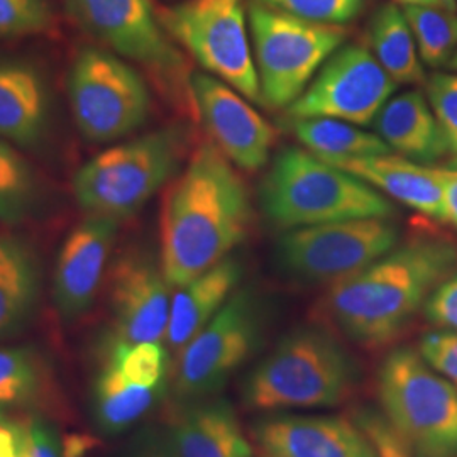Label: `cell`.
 I'll use <instances>...</instances> for the list:
<instances>
[{
    "mask_svg": "<svg viewBox=\"0 0 457 457\" xmlns=\"http://www.w3.org/2000/svg\"><path fill=\"white\" fill-rule=\"evenodd\" d=\"M73 120L92 143H112L146 122L151 96L136 68L109 51L85 48L68 73Z\"/></svg>",
    "mask_w": 457,
    "mask_h": 457,
    "instance_id": "cell-9",
    "label": "cell"
},
{
    "mask_svg": "<svg viewBox=\"0 0 457 457\" xmlns=\"http://www.w3.org/2000/svg\"><path fill=\"white\" fill-rule=\"evenodd\" d=\"M49 92L45 77L29 63L0 60V137L34 147L46 137Z\"/></svg>",
    "mask_w": 457,
    "mask_h": 457,
    "instance_id": "cell-20",
    "label": "cell"
},
{
    "mask_svg": "<svg viewBox=\"0 0 457 457\" xmlns=\"http://www.w3.org/2000/svg\"><path fill=\"white\" fill-rule=\"evenodd\" d=\"M402 11L425 65H449L457 49V12L442 5H405Z\"/></svg>",
    "mask_w": 457,
    "mask_h": 457,
    "instance_id": "cell-28",
    "label": "cell"
},
{
    "mask_svg": "<svg viewBox=\"0 0 457 457\" xmlns=\"http://www.w3.org/2000/svg\"><path fill=\"white\" fill-rule=\"evenodd\" d=\"M449 66L457 71V49L456 53H454V56H453V58H451V62H449Z\"/></svg>",
    "mask_w": 457,
    "mask_h": 457,
    "instance_id": "cell-42",
    "label": "cell"
},
{
    "mask_svg": "<svg viewBox=\"0 0 457 457\" xmlns=\"http://www.w3.org/2000/svg\"><path fill=\"white\" fill-rule=\"evenodd\" d=\"M385 420L413 457H457V388L419 351L396 347L376 373Z\"/></svg>",
    "mask_w": 457,
    "mask_h": 457,
    "instance_id": "cell-5",
    "label": "cell"
},
{
    "mask_svg": "<svg viewBox=\"0 0 457 457\" xmlns=\"http://www.w3.org/2000/svg\"><path fill=\"white\" fill-rule=\"evenodd\" d=\"M41 292V266L33 247L0 234V339L16 334L31 319Z\"/></svg>",
    "mask_w": 457,
    "mask_h": 457,
    "instance_id": "cell-23",
    "label": "cell"
},
{
    "mask_svg": "<svg viewBox=\"0 0 457 457\" xmlns=\"http://www.w3.org/2000/svg\"><path fill=\"white\" fill-rule=\"evenodd\" d=\"M444 220L457 228V170H442Z\"/></svg>",
    "mask_w": 457,
    "mask_h": 457,
    "instance_id": "cell-39",
    "label": "cell"
},
{
    "mask_svg": "<svg viewBox=\"0 0 457 457\" xmlns=\"http://www.w3.org/2000/svg\"><path fill=\"white\" fill-rule=\"evenodd\" d=\"M119 224L114 217L88 213L66 236L53 273V300L65 320H75L92 309L107 273Z\"/></svg>",
    "mask_w": 457,
    "mask_h": 457,
    "instance_id": "cell-16",
    "label": "cell"
},
{
    "mask_svg": "<svg viewBox=\"0 0 457 457\" xmlns=\"http://www.w3.org/2000/svg\"><path fill=\"white\" fill-rule=\"evenodd\" d=\"M358 424L366 432L370 441L373 442L378 457H411L385 419L366 411L358 417Z\"/></svg>",
    "mask_w": 457,
    "mask_h": 457,
    "instance_id": "cell-36",
    "label": "cell"
},
{
    "mask_svg": "<svg viewBox=\"0 0 457 457\" xmlns=\"http://www.w3.org/2000/svg\"><path fill=\"white\" fill-rule=\"evenodd\" d=\"M370 45L379 65L396 83L425 82L422 60L402 7L385 4L370 22Z\"/></svg>",
    "mask_w": 457,
    "mask_h": 457,
    "instance_id": "cell-24",
    "label": "cell"
},
{
    "mask_svg": "<svg viewBox=\"0 0 457 457\" xmlns=\"http://www.w3.org/2000/svg\"><path fill=\"white\" fill-rule=\"evenodd\" d=\"M66 4L83 29L117 54L143 66L170 96L192 100V75L151 0H66Z\"/></svg>",
    "mask_w": 457,
    "mask_h": 457,
    "instance_id": "cell-11",
    "label": "cell"
},
{
    "mask_svg": "<svg viewBox=\"0 0 457 457\" xmlns=\"http://www.w3.org/2000/svg\"><path fill=\"white\" fill-rule=\"evenodd\" d=\"M126 457H181L166 428H145L131 442Z\"/></svg>",
    "mask_w": 457,
    "mask_h": 457,
    "instance_id": "cell-37",
    "label": "cell"
},
{
    "mask_svg": "<svg viewBox=\"0 0 457 457\" xmlns=\"http://www.w3.org/2000/svg\"><path fill=\"white\" fill-rule=\"evenodd\" d=\"M278 12L317 24L344 26L360 16L364 0H253Z\"/></svg>",
    "mask_w": 457,
    "mask_h": 457,
    "instance_id": "cell-30",
    "label": "cell"
},
{
    "mask_svg": "<svg viewBox=\"0 0 457 457\" xmlns=\"http://www.w3.org/2000/svg\"><path fill=\"white\" fill-rule=\"evenodd\" d=\"M396 85L370 49L347 45L332 53L288 112L295 119L327 117L368 126L392 98Z\"/></svg>",
    "mask_w": 457,
    "mask_h": 457,
    "instance_id": "cell-13",
    "label": "cell"
},
{
    "mask_svg": "<svg viewBox=\"0 0 457 457\" xmlns=\"http://www.w3.org/2000/svg\"><path fill=\"white\" fill-rule=\"evenodd\" d=\"M456 5H457V0H456Z\"/></svg>",
    "mask_w": 457,
    "mask_h": 457,
    "instance_id": "cell-43",
    "label": "cell"
},
{
    "mask_svg": "<svg viewBox=\"0 0 457 457\" xmlns=\"http://www.w3.org/2000/svg\"><path fill=\"white\" fill-rule=\"evenodd\" d=\"M427 100L441 124L449 154L457 166V75H432L427 82Z\"/></svg>",
    "mask_w": 457,
    "mask_h": 457,
    "instance_id": "cell-31",
    "label": "cell"
},
{
    "mask_svg": "<svg viewBox=\"0 0 457 457\" xmlns=\"http://www.w3.org/2000/svg\"><path fill=\"white\" fill-rule=\"evenodd\" d=\"M190 94L195 114L230 163L247 171L268 163L277 131L239 92L209 73H194Z\"/></svg>",
    "mask_w": 457,
    "mask_h": 457,
    "instance_id": "cell-15",
    "label": "cell"
},
{
    "mask_svg": "<svg viewBox=\"0 0 457 457\" xmlns=\"http://www.w3.org/2000/svg\"><path fill=\"white\" fill-rule=\"evenodd\" d=\"M425 317L432 326L457 332V275L444 279L424 305Z\"/></svg>",
    "mask_w": 457,
    "mask_h": 457,
    "instance_id": "cell-34",
    "label": "cell"
},
{
    "mask_svg": "<svg viewBox=\"0 0 457 457\" xmlns=\"http://www.w3.org/2000/svg\"><path fill=\"white\" fill-rule=\"evenodd\" d=\"M396 2L402 7H405V5H442L441 0H396Z\"/></svg>",
    "mask_w": 457,
    "mask_h": 457,
    "instance_id": "cell-40",
    "label": "cell"
},
{
    "mask_svg": "<svg viewBox=\"0 0 457 457\" xmlns=\"http://www.w3.org/2000/svg\"><path fill=\"white\" fill-rule=\"evenodd\" d=\"M360 366L327 328L287 334L245 379V403L260 411L327 409L356 392Z\"/></svg>",
    "mask_w": 457,
    "mask_h": 457,
    "instance_id": "cell-3",
    "label": "cell"
},
{
    "mask_svg": "<svg viewBox=\"0 0 457 457\" xmlns=\"http://www.w3.org/2000/svg\"><path fill=\"white\" fill-rule=\"evenodd\" d=\"M400 228L392 217H370L292 228L278 241L279 268L300 281L336 283L388 254Z\"/></svg>",
    "mask_w": 457,
    "mask_h": 457,
    "instance_id": "cell-10",
    "label": "cell"
},
{
    "mask_svg": "<svg viewBox=\"0 0 457 457\" xmlns=\"http://www.w3.org/2000/svg\"><path fill=\"white\" fill-rule=\"evenodd\" d=\"M185 151L179 128L147 132L102 151L73 179V195L88 213L122 220L177 175Z\"/></svg>",
    "mask_w": 457,
    "mask_h": 457,
    "instance_id": "cell-6",
    "label": "cell"
},
{
    "mask_svg": "<svg viewBox=\"0 0 457 457\" xmlns=\"http://www.w3.org/2000/svg\"><path fill=\"white\" fill-rule=\"evenodd\" d=\"M24 424L29 457H66L60 436L48 419L33 411L24 419Z\"/></svg>",
    "mask_w": 457,
    "mask_h": 457,
    "instance_id": "cell-35",
    "label": "cell"
},
{
    "mask_svg": "<svg viewBox=\"0 0 457 457\" xmlns=\"http://www.w3.org/2000/svg\"><path fill=\"white\" fill-rule=\"evenodd\" d=\"M442 5L445 7V9H449L451 12H457V5L456 0H441Z\"/></svg>",
    "mask_w": 457,
    "mask_h": 457,
    "instance_id": "cell-41",
    "label": "cell"
},
{
    "mask_svg": "<svg viewBox=\"0 0 457 457\" xmlns=\"http://www.w3.org/2000/svg\"><path fill=\"white\" fill-rule=\"evenodd\" d=\"M262 198L270 220L287 228L395 213L392 202L371 185L296 147L278 153Z\"/></svg>",
    "mask_w": 457,
    "mask_h": 457,
    "instance_id": "cell-4",
    "label": "cell"
},
{
    "mask_svg": "<svg viewBox=\"0 0 457 457\" xmlns=\"http://www.w3.org/2000/svg\"><path fill=\"white\" fill-rule=\"evenodd\" d=\"M249 224L243 177L213 143L196 146L162 202L160 262L170 287L177 290L226 260Z\"/></svg>",
    "mask_w": 457,
    "mask_h": 457,
    "instance_id": "cell-1",
    "label": "cell"
},
{
    "mask_svg": "<svg viewBox=\"0 0 457 457\" xmlns=\"http://www.w3.org/2000/svg\"><path fill=\"white\" fill-rule=\"evenodd\" d=\"M158 17L168 36L209 75L264 104L245 33V0H183L158 11Z\"/></svg>",
    "mask_w": 457,
    "mask_h": 457,
    "instance_id": "cell-8",
    "label": "cell"
},
{
    "mask_svg": "<svg viewBox=\"0 0 457 457\" xmlns=\"http://www.w3.org/2000/svg\"><path fill=\"white\" fill-rule=\"evenodd\" d=\"M51 392L53 375L36 349L0 347V411L39 410Z\"/></svg>",
    "mask_w": 457,
    "mask_h": 457,
    "instance_id": "cell-26",
    "label": "cell"
},
{
    "mask_svg": "<svg viewBox=\"0 0 457 457\" xmlns=\"http://www.w3.org/2000/svg\"><path fill=\"white\" fill-rule=\"evenodd\" d=\"M37 179L33 166L16 146L0 137V220L22 222L37 202Z\"/></svg>",
    "mask_w": 457,
    "mask_h": 457,
    "instance_id": "cell-29",
    "label": "cell"
},
{
    "mask_svg": "<svg viewBox=\"0 0 457 457\" xmlns=\"http://www.w3.org/2000/svg\"><path fill=\"white\" fill-rule=\"evenodd\" d=\"M241 273V264L228 256L175 290L164 336L170 354L177 356L212 320L239 285Z\"/></svg>",
    "mask_w": 457,
    "mask_h": 457,
    "instance_id": "cell-21",
    "label": "cell"
},
{
    "mask_svg": "<svg viewBox=\"0 0 457 457\" xmlns=\"http://www.w3.org/2000/svg\"><path fill=\"white\" fill-rule=\"evenodd\" d=\"M456 264L457 249L445 241L419 239L395 247L364 270L332 283L317 315L351 343L383 347L403 332Z\"/></svg>",
    "mask_w": 457,
    "mask_h": 457,
    "instance_id": "cell-2",
    "label": "cell"
},
{
    "mask_svg": "<svg viewBox=\"0 0 457 457\" xmlns=\"http://www.w3.org/2000/svg\"><path fill=\"white\" fill-rule=\"evenodd\" d=\"M253 437L264 457H378L360 424L343 417L270 415Z\"/></svg>",
    "mask_w": 457,
    "mask_h": 457,
    "instance_id": "cell-17",
    "label": "cell"
},
{
    "mask_svg": "<svg viewBox=\"0 0 457 457\" xmlns=\"http://www.w3.org/2000/svg\"><path fill=\"white\" fill-rule=\"evenodd\" d=\"M168 430L181 457H253V445L226 400L183 402Z\"/></svg>",
    "mask_w": 457,
    "mask_h": 457,
    "instance_id": "cell-18",
    "label": "cell"
},
{
    "mask_svg": "<svg viewBox=\"0 0 457 457\" xmlns=\"http://www.w3.org/2000/svg\"><path fill=\"white\" fill-rule=\"evenodd\" d=\"M294 132L296 139L312 154L324 162L366 158L392 153V147L378 134L362 131L356 124H349L337 119H295Z\"/></svg>",
    "mask_w": 457,
    "mask_h": 457,
    "instance_id": "cell-27",
    "label": "cell"
},
{
    "mask_svg": "<svg viewBox=\"0 0 457 457\" xmlns=\"http://www.w3.org/2000/svg\"><path fill=\"white\" fill-rule=\"evenodd\" d=\"M430 219L444 220L442 170L390 154L327 162Z\"/></svg>",
    "mask_w": 457,
    "mask_h": 457,
    "instance_id": "cell-19",
    "label": "cell"
},
{
    "mask_svg": "<svg viewBox=\"0 0 457 457\" xmlns=\"http://www.w3.org/2000/svg\"><path fill=\"white\" fill-rule=\"evenodd\" d=\"M171 287L160 260L131 249L109 271V327L104 343H164Z\"/></svg>",
    "mask_w": 457,
    "mask_h": 457,
    "instance_id": "cell-14",
    "label": "cell"
},
{
    "mask_svg": "<svg viewBox=\"0 0 457 457\" xmlns=\"http://www.w3.org/2000/svg\"><path fill=\"white\" fill-rule=\"evenodd\" d=\"M0 457H29L24 419H11L0 411Z\"/></svg>",
    "mask_w": 457,
    "mask_h": 457,
    "instance_id": "cell-38",
    "label": "cell"
},
{
    "mask_svg": "<svg viewBox=\"0 0 457 457\" xmlns=\"http://www.w3.org/2000/svg\"><path fill=\"white\" fill-rule=\"evenodd\" d=\"M260 344V317L251 295L236 292L212 320L175 356L173 392L181 402L215 396Z\"/></svg>",
    "mask_w": 457,
    "mask_h": 457,
    "instance_id": "cell-12",
    "label": "cell"
},
{
    "mask_svg": "<svg viewBox=\"0 0 457 457\" xmlns=\"http://www.w3.org/2000/svg\"><path fill=\"white\" fill-rule=\"evenodd\" d=\"M375 128L388 146L415 163H436L449 154L441 124L419 90L390 98L376 117Z\"/></svg>",
    "mask_w": 457,
    "mask_h": 457,
    "instance_id": "cell-22",
    "label": "cell"
},
{
    "mask_svg": "<svg viewBox=\"0 0 457 457\" xmlns=\"http://www.w3.org/2000/svg\"><path fill=\"white\" fill-rule=\"evenodd\" d=\"M419 353L434 371L457 388V332L441 328L425 334L419 343Z\"/></svg>",
    "mask_w": 457,
    "mask_h": 457,
    "instance_id": "cell-33",
    "label": "cell"
},
{
    "mask_svg": "<svg viewBox=\"0 0 457 457\" xmlns=\"http://www.w3.org/2000/svg\"><path fill=\"white\" fill-rule=\"evenodd\" d=\"M49 21L46 0H0V37L41 33Z\"/></svg>",
    "mask_w": 457,
    "mask_h": 457,
    "instance_id": "cell-32",
    "label": "cell"
},
{
    "mask_svg": "<svg viewBox=\"0 0 457 457\" xmlns=\"http://www.w3.org/2000/svg\"><path fill=\"white\" fill-rule=\"evenodd\" d=\"M249 26L262 102L273 109L290 107L345 39L343 26L303 21L254 2Z\"/></svg>",
    "mask_w": 457,
    "mask_h": 457,
    "instance_id": "cell-7",
    "label": "cell"
},
{
    "mask_svg": "<svg viewBox=\"0 0 457 457\" xmlns=\"http://www.w3.org/2000/svg\"><path fill=\"white\" fill-rule=\"evenodd\" d=\"M163 395V390L134 385L102 362L94 381V419L102 432L120 434L137 424Z\"/></svg>",
    "mask_w": 457,
    "mask_h": 457,
    "instance_id": "cell-25",
    "label": "cell"
}]
</instances>
